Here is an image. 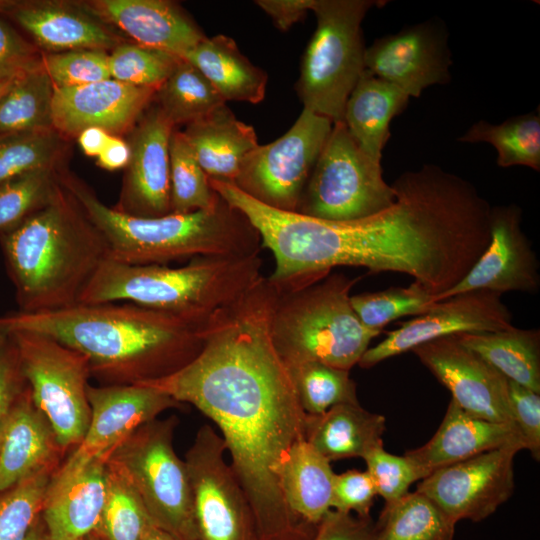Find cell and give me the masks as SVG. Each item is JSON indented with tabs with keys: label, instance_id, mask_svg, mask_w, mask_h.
<instances>
[{
	"label": "cell",
	"instance_id": "6da1fadb",
	"mask_svg": "<svg viewBox=\"0 0 540 540\" xmlns=\"http://www.w3.org/2000/svg\"><path fill=\"white\" fill-rule=\"evenodd\" d=\"M277 297L262 275L206 321L202 348L189 363L137 384L192 404L218 427L260 540H312V525L293 515L280 486L290 449L305 439L307 414L272 341Z\"/></svg>",
	"mask_w": 540,
	"mask_h": 540
},
{
	"label": "cell",
	"instance_id": "7a4b0ae2",
	"mask_svg": "<svg viewBox=\"0 0 540 540\" xmlns=\"http://www.w3.org/2000/svg\"><path fill=\"white\" fill-rule=\"evenodd\" d=\"M392 186L393 204L365 218L283 214L275 232L283 273L307 280L338 266L399 272L433 299L454 287L489 244L490 204L472 183L435 164L402 173Z\"/></svg>",
	"mask_w": 540,
	"mask_h": 540
},
{
	"label": "cell",
	"instance_id": "3957f363",
	"mask_svg": "<svg viewBox=\"0 0 540 540\" xmlns=\"http://www.w3.org/2000/svg\"><path fill=\"white\" fill-rule=\"evenodd\" d=\"M203 325L127 302L78 303L0 316V330L47 335L84 355L109 385L137 384L179 370L201 350Z\"/></svg>",
	"mask_w": 540,
	"mask_h": 540
},
{
	"label": "cell",
	"instance_id": "277c9868",
	"mask_svg": "<svg viewBox=\"0 0 540 540\" xmlns=\"http://www.w3.org/2000/svg\"><path fill=\"white\" fill-rule=\"evenodd\" d=\"M0 244L19 311L26 313L78 304L108 258L103 236L62 184L47 206L0 236Z\"/></svg>",
	"mask_w": 540,
	"mask_h": 540
},
{
	"label": "cell",
	"instance_id": "5b68a950",
	"mask_svg": "<svg viewBox=\"0 0 540 540\" xmlns=\"http://www.w3.org/2000/svg\"><path fill=\"white\" fill-rule=\"evenodd\" d=\"M103 236L108 258L131 265H166L170 261L205 255L258 254L257 230L223 198L209 209L141 218L117 211L100 201L74 177H60Z\"/></svg>",
	"mask_w": 540,
	"mask_h": 540
},
{
	"label": "cell",
	"instance_id": "8992f818",
	"mask_svg": "<svg viewBox=\"0 0 540 540\" xmlns=\"http://www.w3.org/2000/svg\"><path fill=\"white\" fill-rule=\"evenodd\" d=\"M262 259L251 255L197 256L184 266L131 265L107 258L79 303L127 302L204 325L261 276Z\"/></svg>",
	"mask_w": 540,
	"mask_h": 540
},
{
	"label": "cell",
	"instance_id": "52a82bcc",
	"mask_svg": "<svg viewBox=\"0 0 540 540\" xmlns=\"http://www.w3.org/2000/svg\"><path fill=\"white\" fill-rule=\"evenodd\" d=\"M359 278L329 273L289 291H278L271 319L276 351L287 366L321 362L350 371L382 331L362 324L350 291Z\"/></svg>",
	"mask_w": 540,
	"mask_h": 540
},
{
	"label": "cell",
	"instance_id": "ba28073f",
	"mask_svg": "<svg viewBox=\"0 0 540 540\" xmlns=\"http://www.w3.org/2000/svg\"><path fill=\"white\" fill-rule=\"evenodd\" d=\"M386 1L314 0L316 29L301 61L296 91L303 109L343 120L346 101L365 70L361 24Z\"/></svg>",
	"mask_w": 540,
	"mask_h": 540
},
{
	"label": "cell",
	"instance_id": "9c48e42d",
	"mask_svg": "<svg viewBox=\"0 0 540 540\" xmlns=\"http://www.w3.org/2000/svg\"><path fill=\"white\" fill-rule=\"evenodd\" d=\"M175 417L138 428L108 456L130 481L153 523L181 540H200L185 461L176 454Z\"/></svg>",
	"mask_w": 540,
	"mask_h": 540
},
{
	"label": "cell",
	"instance_id": "30bf717a",
	"mask_svg": "<svg viewBox=\"0 0 540 540\" xmlns=\"http://www.w3.org/2000/svg\"><path fill=\"white\" fill-rule=\"evenodd\" d=\"M381 163L368 157L343 121L333 123L328 139L304 188L296 212L329 221L374 215L395 201Z\"/></svg>",
	"mask_w": 540,
	"mask_h": 540
},
{
	"label": "cell",
	"instance_id": "8fae6325",
	"mask_svg": "<svg viewBox=\"0 0 540 540\" xmlns=\"http://www.w3.org/2000/svg\"><path fill=\"white\" fill-rule=\"evenodd\" d=\"M7 333L16 345L34 404L49 421L60 447L76 448L86 434L91 415L87 358L44 334Z\"/></svg>",
	"mask_w": 540,
	"mask_h": 540
},
{
	"label": "cell",
	"instance_id": "7c38bea8",
	"mask_svg": "<svg viewBox=\"0 0 540 540\" xmlns=\"http://www.w3.org/2000/svg\"><path fill=\"white\" fill-rule=\"evenodd\" d=\"M332 126L330 119L303 109L285 134L245 157L233 185L270 208L296 212Z\"/></svg>",
	"mask_w": 540,
	"mask_h": 540
},
{
	"label": "cell",
	"instance_id": "4fadbf2b",
	"mask_svg": "<svg viewBox=\"0 0 540 540\" xmlns=\"http://www.w3.org/2000/svg\"><path fill=\"white\" fill-rule=\"evenodd\" d=\"M212 426L203 425L188 450L193 509L200 540H260L248 499Z\"/></svg>",
	"mask_w": 540,
	"mask_h": 540
},
{
	"label": "cell",
	"instance_id": "5bb4252c",
	"mask_svg": "<svg viewBox=\"0 0 540 540\" xmlns=\"http://www.w3.org/2000/svg\"><path fill=\"white\" fill-rule=\"evenodd\" d=\"M522 449V442H512L437 469L421 480L416 491L432 499L456 523L481 521L513 494L514 457Z\"/></svg>",
	"mask_w": 540,
	"mask_h": 540
},
{
	"label": "cell",
	"instance_id": "9a60e30c",
	"mask_svg": "<svg viewBox=\"0 0 540 540\" xmlns=\"http://www.w3.org/2000/svg\"><path fill=\"white\" fill-rule=\"evenodd\" d=\"M512 319L500 293L475 290L456 294L434 302L425 313L387 332L381 342L366 350L358 365L371 368L388 358L446 336L504 330L513 326Z\"/></svg>",
	"mask_w": 540,
	"mask_h": 540
},
{
	"label": "cell",
	"instance_id": "2e32d148",
	"mask_svg": "<svg viewBox=\"0 0 540 540\" xmlns=\"http://www.w3.org/2000/svg\"><path fill=\"white\" fill-rule=\"evenodd\" d=\"M364 65L409 97H419L427 87L451 80L447 31L428 20L379 37L366 47Z\"/></svg>",
	"mask_w": 540,
	"mask_h": 540
},
{
	"label": "cell",
	"instance_id": "e0dca14e",
	"mask_svg": "<svg viewBox=\"0 0 540 540\" xmlns=\"http://www.w3.org/2000/svg\"><path fill=\"white\" fill-rule=\"evenodd\" d=\"M412 352L465 412L515 426L508 404L506 377L465 347L457 335L426 342Z\"/></svg>",
	"mask_w": 540,
	"mask_h": 540
},
{
	"label": "cell",
	"instance_id": "ac0fdd59",
	"mask_svg": "<svg viewBox=\"0 0 540 540\" xmlns=\"http://www.w3.org/2000/svg\"><path fill=\"white\" fill-rule=\"evenodd\" d=\"M522 210L516 204L491 208L490 241L468 273L434 301L475 290L535 293L540 286L539 262L522 229Z\"/></svg>",
	"mask_w": 540,
	"mask_h": 540
},
{
	"label": "cell",
	"instance_id": "d6986e66",
	"mask_svg": "<svg viewBox=\"0 0 540 540\" xmlns=\"http://www.w3.org/2000/svg\"><path fill=\"white\" fill-rule=\"evenodd\" d=\"M87 397L90 423L82 442L68 458L69 463L108 457L138 428L163 411L181 406L167 394L143 384L88 385Z\"/></svg>",
	"mask_w": 540,
	"mask_h": 540
},
{
	"label": "cell",
	"instance_id": "ffe728a7",
	"mask_svg": "<svg viewBox=\"0 0 540 540\" xmlns=\"http://www.w3.org/2000/svg\"><path fill=\"white\" fill-rule=\"evenodd\" d=\"M132 133L130 160L117 211L141 218L171 213L169 143L174 126L158 105L143 113Z\"/></svg>",
	"mask_w": 540,
	"mask_h": 540
},
{
	"label": "cell",
	"instance_id": "44dd1931",
	"mask_svg": "<svg viewBox=\"0 0 540 540\" xmlns=\"http://www.w3.org/2000/svg\"><path fill=\"white\" fill-rule=\"evenodd\" d=\"M156 91L112 78L76 87L54 86L53 129L70 136L90 127L119 134L142 116Z\"/></svg>",
	"mask_w": 540,
	"mask_h": 540
},
{
	"label": "cell",
	"instance_id": "7402d4cb",
	"mask_svg": "<svg viewBox=\"0 0 540 540\" xmlns=\"http://www.w3.org/2000/svg\"><path fill=\"white\" fill-rule=\"evenodd\" d=\"M107 458L66 461L54 473L40 514L49 540H83L96 530L105 501Z\"/></svg>",
	"mask_w": 540,
	"mask_h": 540
},
{
	"label": "cell",
	"instance_id": "603a6c76",
	"mask_svg": "<svg viewBox=\"0 0 540 540\" xmlns=\"http://www.w3.org/2000/svg\"><path fill=\"white\" fill-rule=\"evenodd\" d=\"M102 22L117 26L136 44L179 58L206 36L175 3L165 0H93L79 4Z\"/></svg>",
	"mask_w": 540,
	"mask_h": 540
},
{
	"label": "cell",
	"instance_id": "cb8c5ba5",
	"mask_svg": "<svg viewBox=\"0 0 540 540\" xmlns=\"http://www.w3.org/2000/svg\"><path fill=\"white\" fill-rule=\"evenodd\" d=\"M0 12L12 17L39 47L49 53L76 49L108 51L121 44L102 21L79 4L2 1Z\"/></svg>",
	"mask_w": 540,
	"mask_h": 540
},
{
	"label": "cell",
	"instance_id": "d4e9b609",
	"mask_svg": "<svg viewBox=\"0 0 540 540\" xmlns=\"http://www.w3.org/2000/svg\"><path fill=\"white\" fill-rule=\"evenodd\" d=\"M63 449L29 387L0 430V492L46 470H57Z\"/></svg>",
	"mask_w": 540,
	"mask_h": 540
},
{
	"label": "cell",
	"instance_id": "484cf974",
	"mask_svg": "<svg viewBox=\"0 0 540 540\" xmlns=\"http://www.w3.org/2000/svg\"><path fill=\"white\" fill-rule=\"evenodd\" d=\"M512 442L524 444L516 426L474 417L451 399L434 436L423 446L404 455L426 478L437 469Z\"/></svg>",
	"mask_w": 540,
	"mask_h": 540
},
{
	"label": "cell",
	"instance_id": "4316f807",
	"mask_svg": "<svg viewBox=\"0 0 540 540\" xmlns=\"http://www.w3.org/2000/svg\"><path fill=\"white\" fill-rule=\"evenodd\" d=\"M182 133L209 180L230 184L259 145L255 129L237 119L226 104L187 124Z\"/></svg>",
	"mask_w": 540,
	"mask_h": 540
},
{
	"label": "cell",
	"instance_id": "83f0119b",
	"mask_svg": "<svg viewBox=\"0 0 540 540\" xmlns=\"http://www.w3.org/2000/svg\"><path fill=\"white\" fill-rule=\"evenodd\" d=\"M409 95L365 69L350 93L343 122L360 149L381 163L392 119L407 107Z\"/></svg>",
	"mask_w": 540,
	"mask_h": 540
},
{
	"label": "cell",
	"instance_id": "f1b7e54d",
	"mask_svg": "<svg viewBox=\"0 0 540 540\" xmlns=\"http://www.w3.org/2000/svg\"><path fill=\"white\" fill-rule=\"evenodd\" d=\"M385 417L360 404H339L318 416L306 417L305 440L327 460L364 458L383 447Z\"/></svg>",
	"mask_w": 540,
	"mask_h": 540
},
{
	"label": "cell",
	"instance_id": "f546056e",
	"mask_svg": "<svg viewBox=\"0 0 540 540\" xmlns=\"http://www.w3.org/2000/svg\"><path fill=\"white\" fill-rule=\"evenodd\" d=\"M227 101L257 104L265 97L268 76L241 53L229 36L205 37L183 57Z\"/></svg>",
	"mask_w": 540,
	"mask_h": 540
},
{
	"label": "cell",
	"instance_id": "4dcf8cb0",
	"mask_svg": "<svg viewBox=\"0 0 540 540\" xmlns=\"http://www.w3.org/2000/svg\"><path fill=\"white\" fill-rule=\"evenodd\" d=\"M335 473L330 461L302 439L290 449L280 471V486L290 511L317 526L332 509Z\"/></svg>",
	"mask_w": 540,
	"mask_h": 540
},
{
	"label": "cell",
	"instance_id": "1f68e13d",
	"mask_svg": "<svg viewBox=\"0 0 540 540\" xmlns=\"http://www.w3.org/2000/svg\"><path fill=\"white\" fill-rule=\"evenodd\" d=\"M459 341L507 379L540 394V331L507 329L459 334Z\"/></svg>",
	"mask_w": 540,
	"mask_h": 540
},
{
	"label": "cell",
	"instance_id": "d6a6232c",
	"mask_svg": "<svg viewBox=\"0 0 540 540\" xmlns=\"http://www.w3.org/2000/svg\"><path fill=\"white\" fill-rule=\"evenodd\" d=\"M456 522L418 491L385 504L374 540H453Z\"/></svg>",
	"mask_w": 540,
	"mask_h": 540
},
{
	"label": "cell",
	"instance_id": "836d02e7",
	"mask_svg": "<svg viewBox=\"0 0 540 540\" xmlns=\"http://www.w3.org/2000/svg\"><path fill=\"white\" fill-rule=\"evenodd\" d=\"M53 94L42 64L19 73L0 97V134L53 129Z\"/></svg>",
	"mask_w": 540,
	"mask_h": 540
},
{
	"label": "cell",
	"instance_id": "e575fe53",
	"mask_svg": "<svg viewBox=\"0 0 540 540\" xmlns=\"http://www.w3.org/2000/svg\"><path fill=\"white\" fill-rule=\"evenodd\" d=\"M464 143L485 142L497 152L503 168L525 166L540 171V114L537 111L511 117L500 124L480 120L458 138Z\"/></svg>",
	"mask_w": 540,
	"mask_h": 540
},
{
	"label": "cell",
	"instance_id": "d590c367",
	"mask_svg": "<svg viewBox=\"0 0 540 540\" xmlns=\"http://www.w3.org/2000/svg\"><path fill=\"white\" fill-rule=\"evenodd\" d=\"M155 525L124 473L107 458L105 501L96 530L99 540H142Z\"/></svg>",
	"mask_w": 540,
	"mask_h": 540
},
{
	"label": "cell",
	"instance_id": "8d00e7d4",
	"mask_svg": "<svg viewBox=\"0 0 540 540\" xmlns=\"http://www.w3.org/2000/svg\"><path fill=\"white\" fill-rule=\"evenodd\" d=\"M155 96L173 126L187 125L226 104L205 76L182 58Z\"/></svg>",
	"mask_w": 540,
	"mask_h": 540
},
{
	"label": "cell",
	"instance_id": "74e56055",
	"mask_svg": "<svg viewBox=\"0 0 540 540\" xmlns=\"http://www.w3.org/2000/svg\"><path fill=\"white\" fill-rule=\"evenodd\" d=\"M303 411L310 416L339 404H358L356 384L348 370L309 361L288 366Z\"/></svg>",
	"mask_w": 540,
	"mask_h": 540
},
{
	"label": "cell",
	"instance_id": "f35d334b",
	"mask_svg": "<svg viewBox=\"0 0 540 540\" xmlns=\"http://www.w3.org/2000/svg\"><path fill=\"white\" fill-rule=\"evenodd\" d=\"M169 161L171 213L209 209L220 201L181 131L171 135Z\"/></svg>",
	"mask_w": 540,
	"mask_h": 540
},
{
	"label": "cell",
	"instance_id": "ab89813d",
	"mask_svg": "<svg viewBox=\"0 0 540 540\" xmlns=\"http://www.w3.org/2000/svg\"><path fill=\"white\" fill-rule=\"evenodd\" d=\"M61 187L55 167L31 171L0 183V236L47 206Z\"/></svg>",
	"mask_w": 540,
	"mask_h": 540
},
{
	"label": "cell",
	"instance_id": "60d3db41",
	"mask_svg": "<svg viewBox=\"0 0 540 540\" xmlns=\"http://www.w3.org/2000/svg\"><path fill=\"white\" fill-rule=\"evenodd\" d=\"M350 301L362 324L378 331L400 317L425 313L435 302L433 295L415 281L408 287L351 295Z\"/></svg>",
	"mask_w": 540,
	"mask_h": 540
},
{
	"label": "cell",
	"instance_id": "b9f144b4",
	"mask_svg": "<svg viewBox=\"0 0 540 540\" xmlns=\"http://www.w3.org/2000/svg\"><path fill=\"white\" fill-rule=\"evenodd\" d=\"M61 137L54 129L0 134V183L42 168H56Z\"/></svg>",
	"mask_w": 540,
	"mask_h": 540
},
{
	"label": "cell",
	"instance_id": "7bdbcfd3",
	"mask_svg": "<svg viewBox=\"0 0 540 540\" xmlns=\"http://www.w3.org/2000/svg\"><path fill=\"white\" fill-rule=\"evenodd\" d=\"M57 470L42 471L0 492V540H25Z\"/></svg>",
	"mask_w": 540,
	"mask_h": 540
},
{
	"label": "cell",
	"instance_id": "ee69618b",
	"mask_svg": "<svg viewBox=\"0 0 540 540\" xmlns=\"http://www.w3.org/2000/svg\"><path fill=\"white\" fill-rule=\"evenodd\" d=\"M181 58L139 44L121 43L108 54L110 77L114 80L157 90Z\"/></svg>",
	"mask_w": 540,
	"mask_h": 540
},
{
	"label": "cell",
	"instance_id": "f6af8a7d",
	"mask_svg": "<svg viewBox=\"0 0 540 540\" xmlns=\"http://www.w3.org/2000/svg\"><path fill=\"white\" fill-rule=\"evenodd\" d=\"M42 67L55 87H76L110 79L108 53L76 49L42 55Z\"/></svg>",
	"mask_w": 540,
	"mask_h": 540
},
{
	"label": "cell",
	"instance_id": "bcb514c9",
	"mask_svg": "<svg viewBox=\"0 0 540 540\" xmlns=\"http://www.w3.org/2000/svg\"><path fill=\"white\" fill-rule=\"evenodd\" d=\"M363 459L377 495L385 500V504L400 499L414 482L424 479L408 457L391 454L384 447L372 450Z\"/></svg>",
	"mask_w": 540,
	"mask_h": 540
},
{
	"label": "cell",
	"instance_id": "7dc6e473",
	"mask_svg": "<svg viewBox=\"0 0 540 540\" xmlns=\"http://www.w3.org/2000/svg\"><path fill=\"white\" fill-rule=\"evenodd\" d=\"M507 398L513 422L525 449L540 460V395L506 378Z\"/></svg>",
	"mask_w": 540,
	"mask_h": 540
},
{
	"label": "cell",
	"instance_id": "c3c4849f",
	"mask_svg": "<svg viewBox=\"0 0 540 540\" xmlns=\"http://www.w3.org/2000/svg\"><path fill=\"white\" fill-rule=\"evenodd\" d=\"M377 491L367 470H347L335 474L332 493V509L342 513H356V516L370 517Z\"/></svg>",
	"mask_w": 540,
	"mask_h": 540
},
{
	"label": "cell",
	"instance_id": "681fc988",
	"mask_svg": "<svg viewBox=\"0 0 540 540\" xmlns=\"http://www.w3.org/2000/svg\"><path fill=\"white\" fill-rule=\"evenodd\" d=\"M27 386L14 340L0 330V429Z\"/></svg>",
	"mask_w": 540,
	"mask_h": 540
},
{
	"label": "cell",
	"instance_id": "f907efd6",
	"mask_svg": "<svg viewBox=\"0 0 540 540\" xmlns=\"http://www.w3.org/2000/svg\"><path fill=\"white\" fill-rule=\"evenodd\" d=\"M42 64L36 46L0 16V72H21Z\"/></svg>",
	"mask_w": 540,
	"mask_h": 540
},
{
	"label": "cell",
	"instance_id": "816d5d0a",
	"mask_svg": "<svg viewBox=\"0 0 540 540\" xmlns=\"http://www.w3.org/2000/svg\"><path fill=\"white\" fill-rule=\"evenodd\" d=\"M375 524L362 518L331 509L317 525L312 540H374Z\"/></svg>",
	"mask_w": 540,
	"mask_h": 540
},
{
	"label": "cell",
	"instance_id": "f5cc1de1",
	"mask_svg": "<svg viewBox=\"0 0 540 540\" xmlns=\"http://www.w3.org/2000/svg\"><path fill=\"white\" fill-rule=\"evenodd\" d=\"M314 0H256L255 4L273 21L275 26L288 31L312 9Z\"/></svg>",
	"mask_w": 540,
	"mask_h": 540
},
{
	"label": "cell",
	"instance_id": "db71d44e",
	"mask_svg": "<svg viewBox=\"0 0 540 540\" xmlns=\"http://www.w3.org/2000/svg\"><path fill=\"white\" fill-rule=\"evenodd\" d=\"M130 155L129 144L116 135H110L97 161L106 170H116L128 165Z\"/></svg>",
	"mask_w": 540,
	"mask_h": 540
},
{
	"label": "cell",
	"instance_id": "11a10c76",
	"mask_svg": "<svg viewBox=\"0 0 540 540\" xmlns=\"http://www.w3.org/2000/svg\"><path fill=\"white\" fill-rule=\"evenodd\" d=\"M111 134L98 127L86 128L78 134V141L83 152L98 157Z\"/></svg>",
	"mask_w": 540,
	"mask_h": 540
},
{
	"label": "cell",
	"instance_id": "9f6ffc18",
	"mask_svg": "<svg viewBox=\"0 0 540 540\" xmlns=\"http://www.w3.org/2000/svg\"><path fill=\"white\" fill-rule=\"evenodd\" d=\"M142 540H181L167 531L153 525L144 535Z\"/></svg>",
	"mask_w": 540,
	"mask_h": 540
},
{
	"label": "cell",
	"instance_id": "6f0895ef",
	"mask_svg": "<svg viewBox=\"0 0 540 540\" xmlns=\"http://www.w3.org/2000/svg\"><path fill=\"white\" fill-rule=\"evenodd\" d=\"M25 540H49L41 517L38 518Z\"/></svg>",
	"mask_w": 540,
	"mask_h": 540
},
{
	"label": "cell",
	"instance_id": "680465c9",
	"mask_svg": "<svg viewBox=\"0 0 540 540\" xmlns=\"http://www.w3.org/2000/svg\"><path fill=\"white\" fill-rule=\"evenodd\" d=\"M21 72H0V97L12 83L14 78Z\"/></svg>",
	"mask_w": 540,
	"mask_h": 540
},
{
	"label": "cell",
	"instance_id": "91938a15",
	"mask_svg": "<svg viewBox=\"0 0 540 540\" xmlns=\"http://www.w3.org/2000/svg\"><path fill=\"white\" fill-rule=\"evenodd\" d=\"M84 540H99L94 534H90Z\"/></svg>",
	"mask_w": 540,
	"mask_h": 540
},
{
	"label": "cell",
	"instance_id": "94428289",
	"mask_svg": "<svg viewBox=\"0 0 540 540\" xmlns=\"http://www.w3.org/2000/svg\"><path fill=\"white\" fill-rule=\"evenodd\" d=\"M1 430V429H0Z\"/></svg>",
	"mask_w": 540,
	"mask_h": 540
},
{
	"label": "cell",
	"instance_id": "6125c7cd",
	"mask_svg": "<svg viewBox=\"0 0 540 540\" xmlns=\"http://www.w3.org/2000/svg\"><path fill=\"white\" fill-rule=\"evenodd\" d=\"M84 540V539H83Z\"/></svg>",
	"mask_w": 540,
	"mask_h": 540
}]
</instances>
